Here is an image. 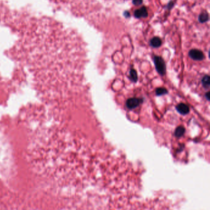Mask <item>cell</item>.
I'll use <instances>...</instances> for the list:
<instances>
[{
    "label": "cell",
    "instance_id": "2",
    "mask_svg": "<svg viewBox=\"0 0 210 210\" xmlns=\"http://www.w3.org/2000/svg\"><path fill=\"white\" fill-rule=\"evenodd\" d=\"M189 56L194 61H202L205 59V56L203 52L197 49H191L189 52Z\"/></svg>",
    "mask_w": 210,
    "mask_h": 210
},
{
    "label": "cell",
    "instance_id": "4",
    "mask_svg": "<svg viewBox=\"0 0 210 210\" xmlns=\"http://www.w3.org/2000/svg\"><path fill=\"white\" fill-rule=\"evenodd\" d=\"M134 15L137 19H140L141 17L145 18L148 16V11L145 7L142 6L140 9H137L134 12Z\"/></svg>",
    "mask_w": 210,
    "mask_h": 210
},
{
    "label": "cell",
    "instance_id": "9",
    "mask_svg": "<svg viewBox=\"0 0 210 210\" xmlns=\"http://www.w3.org/2000/svg\"><path fill=\"white\" fill-rule=\"evenodd\" d=\"M210 76L205 75L204 76L202 80V83L205 88H209L210 86Z\"/></svg>",
    "mask_w": 210,
    "mask_h": 210
},
{
    "label": "cell",
    "instance_id": "7",
    "mask_svg": "<svg viewBox=\"0 0 210 210\" xmlns=\"http://www.w3.org/2000/svg\"><path fill=\"white\" fill-rule=\"evenodd\" d=\"M209 14L206 11L202 12L199 16V21L202 24L208 22L209 20Z\"/></svg>",
    "mask_w": 210,
    "mask_h": 210
},
{
    "label": "cell",
    "instance_id": "15",
    "mask_svg": "<svg viewBox=\"0 0 210 210\" xmlns=\"http://www.w3.org/2000/svg\"><path fill=\"white\" fill-rule=\"evenodd\" d=\"M205 96H206V97L207 98L208 101H210V92H208L205 94Z\"/></svg>",
    "mask_w": 210,
    "mask_h": 210
},
{
    "label": "cell",
    "instance_id": "8",
    "mask_svg": "<svg viewBox=\"0 0 210 210\" xmlns=\"http://www.w3.org/2000/svg\"><path fill=\"white\" fill-rule=\"evenodd\" d=\"M185 131H186V130H185L184 127H183L182 126H178L175 130L174 136L176 138H181V136H182L184 135Z\"/></svg>",
    "mask_w": 210,
    "mask_h": 210
},
{
    "label": "cell",
    "instance_id": "1",
    "mask_svg": "<svg viewBox=\"0 0 210 210\" xmlns=\"http://www.w3.org/2000/svg\"><path fill=\"white\" fill-rule=\"evenodd\" d=\"M153 62L157 72L160 75H165L166 73V64L163 59L158 56H153Z\"/></svg>",
    "mask_w": 210,
    "mask_h": 210
},
{
    "label": "cell",
    "instance_id": "11",
    "mask_svg": "<svg viewBox=\"0 0 210 210\" xmlns=\"http://www.w3.org/2000/svg\"><path fill=\"white\" fill-rule=\"evenodd\" d=\"M156 94L157 96H163L168 93V91L165 88H158L155 91Z\"/></svg>",
    "mask_w": 210,
    "mask_h": 210
},
{
    "label": "cell",
    "instance_id": "14",
    "mask_svg": "<svg viewBox=\"0 0 210 210\" xmlns=\"http://www.w3.org/2000/svg\"><path fill=\"white\" fill-rule=\"evenodd\" d=\"M123 15H124V16H125V17H126V18H128V17H130V12H128V11H125L124 12V13H123Z\"/></svg>",
    "mask_w": 210,
    "mask_h": 210
},
{
    "label": "cell",
    "instance_id": "13",
    "mask_svg": "<svg viewBox=\"0 0 210 210\" xmlns=\"http://www.w3.org/2000/svg\"><path fill=\"white\" fill-rule=\"evenodd\" d=\"M174 2H173V1H170V2L168 4V5H167V8H168V9L170 10V9L174 6Z\"/></svg>",
    "mask_w": 210,
    "mask_h": 210
},
{
    "label": "cell",
    "instance_id": "6",
    "mask_svg": "<svg viewBox=\"0 0 210 210\" xmlns=\"http://www.w3.org/2000/svg\"><path fill=\"white\" fill-rule=\"evenodd\" d=\"M161 40L158 36H155L152 38L150 41V45L154 48H158L160 47L161 46Z\"/></svg>",
    "mask_w": 210,
    "mask_h": 210
},
{
    "label": "cell",
    "instance_id": "12",
    "mask_svg": "<svg viewBox=\"0 0 210 210\" xmlns=\"http://www.w3.org/2000/svg\"><path fill=\"white\" fill-rule=\"evenodd\" d=\"M132 2L135 6H139L142 4L143 0H132Z\"/></svg>",
    "mask_w": 210,
    "mask_h": 210
},
{
    "label": "cell",
    "instance_id": "10",
    "mask_svg": "<svg viewBox=\"0 0 210 210\" xmlns=\"http://www.w3.org/2000/svg\"><path fill=\"white\" fill-rule=\"evenodd\" d=\"M130 78L131 80L135 83L137 82L138 76V73L137 71L135 69H131L130 71Z\"/></svg>",
    "mask_w": 210,
    "mask_h": 210
},
{
    "label": "cell",
    "instance_id": "3",
    "mask_svg": "<svg viewBox=\"0 0 210 210\" xmlns=\"http://www.w3.org/2000/svg\"><path fill=\"white\" fill-rule=\"evenodd\" d=\"M142 102V99L141 98H130L126 101V107L129 109H135L138 107Z\"/></svg>",
    "mask_w": 210,
    "mask_h": 210
},
{
    "label": "cell",
    "instance_id": "5",
    "mask_svg": "<svg viewBox=\"0 0 210 210\" xmlns=\"http://www.w3.org/2000/svg\"><path fill=\"white\" fill-rule=\"evenodd\" d=\"M176 110H178V112L179 114H181V115H183L188 114L190 112L189 107L187 105H186L185 104H183V103H181V104H178L176 106Z\"/></svg>",
    "mask_w": 210,
    "mask_h": 210
}]
</instances>
